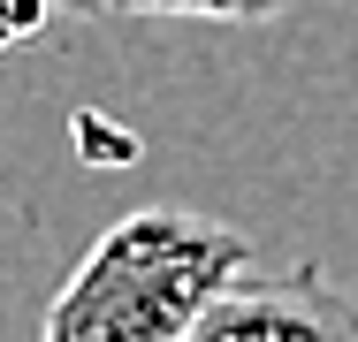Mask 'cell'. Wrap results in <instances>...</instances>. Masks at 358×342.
Here are the masks:
<instances>
[{
	"label": "cell",
	"instance_id": "2",
	"mask_svg": "<svg viewBox=\"0 0 358 342\" xmlns=\"http://www.w3.org/2000/svg\"><path fill=\"white\" fill-rule=\"evenodd\" d=\"M183 342H358V297L320 267H252Z\"/></svg>",
	"mask_w": 358,
	"mask_h": 342
},
{
	"label": "cell",
	"instance_id": "1",
	"mask_svg": "<svg viewBox=\"0 0 358 342\" xmlns=\"http://www.w3.org/2000/svg\"><path fill=\"white\" fill-rule=\"evenodd\" d=\"M252 267L244 228L191 205H138L54 289L38 342H183Z\"/></svg>",
	"mask_w": 358,
	"mask_h": 342
},
{
	"label": "cell",
	"instance_id": "3",
	"mask_svg": "<svg viewBox=\"0 0 358 342\" xmlns=\"http://www.w3.org/2000/svg\"><path fill=\"white\" fill-rule=\"evenodd\" d=\"M297 0H107V15H199V23H275Z\"/></svg>",
	"mask_w": 358,
	"mask_h": 342
},
{
	"label": "cell",
	"instance_id": "5",
	"mask_svg": "<svg viewBox=\"0 0 358 342\" xmlns=\"http://www.w3.org/2000/svg\"><path fill=\"white\" fill-rule=\"evenodd\" d=\"M62 15H107V0H54Z\"/></svg>",
	"mask_w": 358,
	"mask_h": 342
},
{
	"label": "cell",
	"instance_id": "4",
	"mask_svg": "<svg viewBox=\"0 0 358 342\" xmlns=\"http://www.w3.org/2000/svg\"><path fill=\"white\" fill-rule=\"evenodd\" d=\"M62 8L54 0H0V54H15V46H31L46 23H54Z\"/></svg>",
	"mask_w": 358,
	"mask_h": 342
}]
</instances>
